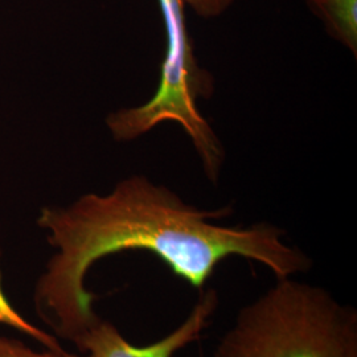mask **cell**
I'll return each instance as SVG.
<instances>
[{
	"label": "cell",
	"mask_w": 357,
	"mask_h": 357,
	"mask_svg": "<svg viewBox=\"0 0 357 357\" xmlns=\"http://www.w3.org/2000/svg\"><path fill=\"white\" fill-rule=\"evenodd\" d=\"M217 306L216 291L213 289L203 290L188 318L176 330L151 344L128 343L115 326L100 318L75 345L86 355L85 357H174L180 349L200 339Z\"/></svg>",
	"instance_id": "3957f363"
},
{
	"label": "cell",
	"mask_w": 357,
	"mask_h": 357,
	"mask_svg": "<svg viewBox=\"0 0 357 357\" xmlns=\"http://www.w3.org/2000/svg\"><path fill=\"white\" fill-rule=\"evenodd\" d=\"M212 357H357V311L320 286L277 278L238 311Z\"/></svg>",
	"instance_id": "7a4b0ae2"
},
{
	"label": "cell",
	"mask_w": 357,
	"mask_h": 357,
	"mask_svg": "<svg viewBox=\"0 0 357 357\" xmlns=\"http://www.w3.org/2000/svg\"><path fill=\"white\" fill-rule=\"evenodd\" d=\"M236 0H183L192 11L203 19H215L227 13Z\"/></svg>",
	"instance_id": "8992f818"
},
{
	"label": "cell",
	"mask_w": 357,
	"mask_h": 357,
	"mask_svg": "<svg viewBox=\"0 0 357 357\" xmlns=\"http://www.w3.org/2000/svg\"><path fill=\"white\" fill-rule=\"evenodd\" d=\"M307 3H308V1H310V0H306Z\"/></svg>",
	"instance_id": "52a82bcc"
},
{
	"label": "cell",
	"mask_w": 357,
	"mask_h": 357,
	"mask_svg": "<svg viewBox=\"0 0 357 357\" xmlns=\"http://www.w3.org/2000/svg\"><path fill=\"white\" fill-rule=\"evenodd\" d=\"M231 213L187 204L175 192L143 175L119 181L107 195L88 193L66 206H44L38 227L56 253L35 287V307L59 337L70 343L100 319L85 280L103 257L128 250L155 255L193 289L203 291L217 266L229 257L258 262L275 275L306 273L312 261L284 243V230L258 222L222 227L213 221Z\"/></svg>",
	"instance_id": "6da1fadb"
},
{
	"label": "cell",
	"mask_w": 357,
	"mask_h": 357,
	"mask_svg": "<svg viewBox=\"0 0 357 357\" xmlns=\"http://www.w3.org/2000/svg\"><path fill=\"white\" fill-rule=\"evenodd\" d=\"M0 357H78L70 355L64 349H47L36 351L29 348L28 345L4 336H0Z\"/></svg>",
	"instance_id": "5b68a950"
},
{
	"label": "cell",
	"mask_w": 357,
	"mask_h": 357,
	"mask_svg": "<svg viewBox=\"0 0 357 357\" xmlns=\"http://www.w3.org/2000/svg\"><path fill=\"white\" fill-rule=\"evenodd\" d=\"M310 8L323 20L331 38L357 54V0H310Z\"/></svg>",
	"instance_id": "277c9868"
}]
</instances>
